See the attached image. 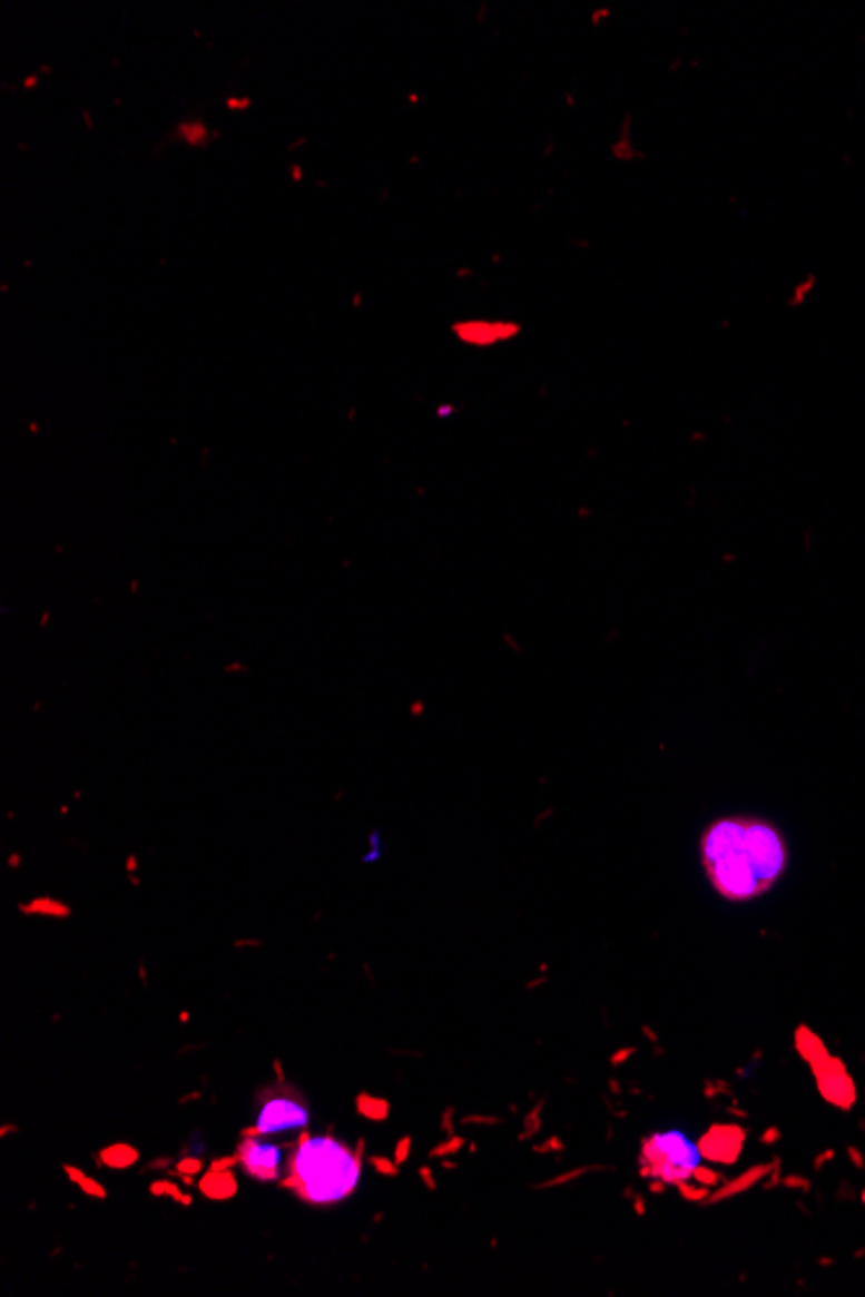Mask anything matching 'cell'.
Listing matches in <instances>:
<instances>
[{"mask_svg": "<svg viewBox=\"0 0 865 1297\" xmlns=\"http://www.w3.org/2000/svg\"><path fill=\"white\" fill-rule=\"evenodd\" d=\"M700 861L720 898L754 902L783 878L788 845L780 829L765 818L724 816L702 832Z\"/></svg>", "mask_w": 865, "mask_h": 1297, "instance_id": "obj_1", "label": "cell"}, {"mask_svg": "<svg viewBox=\"0 0 865 1297\" xmlns=\"http://www.w3.org/2000/svg\"><path fill=\"white\" fill-rule=\"evenodd\" d=\"M363 1150L335 1137H304L291 1158L283 1189H291L312 1207H335L358 1189Z\"/></svg>", "mask_w": 865, "mask_h": 1297, "instance_id": "obj_2", "label": "cell"}, {"mask_svg": "<svg viewBox=\"0 0 865 1297\" xmlns=\"http://www.w3.org/2000/svg\"><path fill=\"white\" fill-rule=\"evenodd\" d=\"M700 1160V1144H695L687 1134L658 1132L642 1140L640 1173L653 1181H661L664 1187L666 1183L679 1187V1183L695 1179Z\"/></svg>", "mask_w": 865, "mask_h": 1297, "instance_id": "obj_3", "label": "cell"}, {"mask_svg": "<svg viewBox=\"0 0 865 1297\" xmlns=\"http://www.w3.org/2000/svg\"><path fill=\"white\" fill-rule=\"evenodd\" d=\"M308 1121H312V1111H308V1106L301 1101L296 1095H275L265 1101L262 1106L259 1117H257V1124L254 1129H249L247 1134H257V1137H269V1134H285V1132H298V1129H306Z\"/></svg>", "mask_w": 865, "mask_h": 1297, "instance_id": "obj_4", "label": "cell"}, {"mask_svg": "<svg viewBox=\"0 0 865 1297\" xmlns=\"http://www.w3.org/2000/svg\"><path fill=\"white\" fill-rule=\"evenodd\" d=\"M283 1148L281 1144L257 1140V1134H244L239 1144V1166L244 1173L257 1181H277L283 1176Z\"/></svg>", "mask_w": 865, "mask_h": 1297, "instance_id": "obj_5", "label": "cell"}, {"mask_svg": "<svg viewBox=\"0 0 865 1297\" xmlns=\"http://www.w3.org/2000/svg\"><path fill=\"white\" fill-rule=\"evenodd\" d=\"M814 1075L819 1080V1088H822V1095L832 1101L839 1109H851L853 1101H855V1088H853V1080L847 1075L843 1062L832 1060L829 1054H824L822 1060L814 1062Z\"/></svg>", "mask_w": 865, "mask_h": 1297, "instance_id": "obj_6", "label": "cell"}, {"mask_svg": "<svg viewBox=\"0 0 865 1297\" xmlns=\"http://www.w3.org/2000/svg\"><path fill=\"white\" fill-rule=\"evenodd\" d=\"M744 1144V1129L734 1124L712 1127L708 1134L700 1140L702 1158L712 1160V1163H734L739 1158Z\"/></svg>", "mask_w": 865, "mask_h": 1297, "instance_id": "obj_7", "label": "cell"}, {"mask_svg": "<svg viewBox=\"0 0 865 1297\" xmlns=\"http://www.w3.org/2000/svg\"><path fill=\"white\" fill-rule=\"evenodd\" d=\"M197 1189H200L205 1199L226 1201L236 1197L239 1181H236V1173L232 1168H208V1171L200 1176V1181H197Z\"/></svg>", "mask_w": 865, "mask_h": 1297, "instance_id": "obj_8", "label": "cell"}, {"mask_svg": "<svg viewBox=\"0 0 865 1297\" xmlns=\"http://www.w3.org/2000/svg\"><path fill=\"white\" fill-rule=\"evenodd\" d=\"M138 1160H140L138 1148H132V1144L127 1142L109 1144V1148L99 1152V1163L112 1168V1171H127V1168H132Z\"/></svg>", "mask_w": 865, "mask_h": 1297, "instance_id": "obj_9", "label": "cell"}, {"mask_svg": "<svg viewBox=\"0 0 865 1297\" xmlns=\"http://www.w3.org/2000/svg\"><path fill=\"white\" fill-rule=\"evenodd\" d=\"M19 912L21 914H35V917H50V920H68L73 910H70L68 904H62L60 898H52V896H39V898H31L27 904H19Z\"/></svg>", "mask_w": 865, "mask_h": 1297, "instance_id": "obj_10", "label": "cell"}, {"mask_svg": "<svg viewBox=\"0 0 865 1297\" xmlns=\"http://www.w3.org/2000/svg\"><path fill=\"white\" fill-rule=\"evenodd\" d=\"M355 1111L368 1121H384L389 1117V1101L368 1093H358V1098H355Z\"/></svg>", "mask_w": 865, "mask_h": 1297, "instance_id": "obj_11", "label": "cell"}, {"mask_svg": "<svg viewBox=\"0 0 865 1297\" xmlns=\"http://www.w3.org/2000/svg\"><path fill=\"white\" fill-rule=\"evenodd\" d=\"M66 1173H68V1179L73 1181L76 1187L86 1193V1197H94V1199H107V1189L101 1187L99 1181L89 1179V1176H86L83 1171H76L73 1166H66Z\"/></svg>", "mask_w": 865, "mask_h": 1297, "instance_id": "obj_12", "label": "cell"}, {"mask_svg": "<svg viewBox=\"0 0 865 1297\" xmlns=\"http://www.w3.org/2000/svg\"><path fill=\"white\" fill-rule=\"evenodd\" d=\"M203 1168H205L203 1166V1158L200 1156H189V1152H187L185 1158L174 1163V1173H179L181 1179H185V1183H193L195 1176H203Z\"/></svg>", "mask_w": 865, "mask_h": 1297, "instance_id": "obj_13", "label": "cell"}, {"mask_svg": "<svg viewBox=\"0 0 865 1297\" xmlns=\"http://www.w3.org/2000/svg\"><path fill=\"white\" fill-rule=\"evenodd\" d=\"M150 1193H154V1197H171L174 1201H179V1205H185V1207L193 1205V1197L181 1191L177 1183H171V1181H156L154 1187H150Z\"/></svg>", "mask_w": 865, "mask_h": 1297, "instance_id": "obj_14", "label": "cell"}, {"mask_svg": "<svg viewBox=\"0 0 865 1297\" xmlns=\"http://www.w3.org/2000/svg\"><path fill=\"white\" fill-rule=\"evenodd\" d=\"M368 1163H371L373 1168H376L379 1173H384V1176H396V1166H394V1163H389L386 1158H381V1156H373V1158L368 1160Z\"/></svg>", "mask_w": 865, "mask_h": 1297, "instance_id": "obj_15", "label": "cell"}, {"mask_svg": "<svg viewBox=\"0 0 865 1297\" xmlns=\"http://www.w3.org/2000/svg\"><path fill=\"white\" fill-rule=\"evenodd\" d=\"M410 1148H412V1140H410V1137H402V1140L396 1142V1152H394V1156H396V1166H402L404 1160H407V1156H410Z\"/></svg>", "mask_w": 865, "mask_h": 1297, "instance_id": "obj_16", "label": "cell"}, {"mask_svg": "<svg viewBox=\"0 0 865 1297\" xmlns=\"http://www.w3.org/2000/svg\"><path fill=\"white\" fill-rule=\"evenodd\" d=\"M456 1144H464L462 1137H454V1140H451V1142L441 1144V1150H435V1156H446V1152H454V1150H459Z\"/></svg>", "mask_w": 865, "mask_h": 1297, "instance_id": "obj_17", "label": "cell"}]
</instances>
